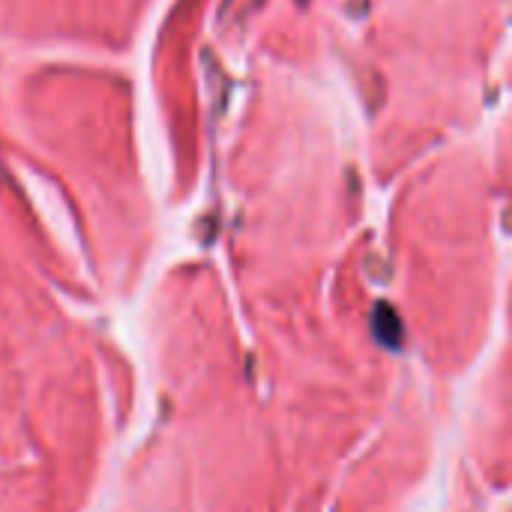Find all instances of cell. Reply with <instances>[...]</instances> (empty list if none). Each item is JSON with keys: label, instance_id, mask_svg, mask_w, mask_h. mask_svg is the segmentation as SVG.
I'll list each match as a JSON object with an SVG mask.
<instances>
[{"label": "cell", "instance_id": "6da1fadb", "mask_svg": "<svg viewBox=\"0 0 512 512\" xmlns=\"http://www.w3.org/2000/svg\"><path fill=\"white\" fill-rule=\"evenodd\" d=\"M375 333H378V339L384 345L396 348L399 345V318H396V312H390L387 306H378V312H375Z\"/></svg>", "mask_w": 512, "mask_h": 512}]
</instances>
